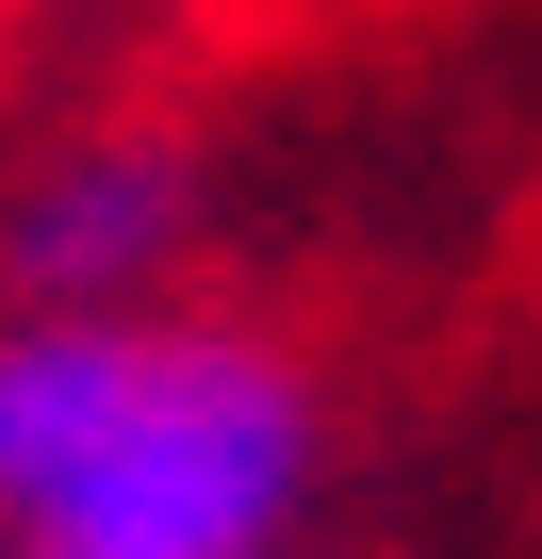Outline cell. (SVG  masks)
<instances>
[{"mask_svg":"<svg viewBox=\"0 0 542 559\" xmlns=\"http://www.w3.org/2000/svg\"><path fill=\"white\" fill-rule=\"evenodd\" d=\"M197 247V148L165 116H99L0 198V313H148Z\"/></svg>","mask_w":542,"mask_h":559,"instance_id":"7a4b0ae2","label":"cell"},{"mask_svg":"<svg viewBox=\"0 0 542 559\" xmlns=\"http://www.w3.org/2000/svg\"><path fill=\"white\" fill-rule=\"evenodd\" d=\"M313 461H329V412L263 330L148 313L116 428L67 461V493L17 543H50V559H280L313 510Z\"/></svg>","mask_w":542,"mask_h":559,"instance_id":"6da1fadb","label":"cell"},{"mask_svg":"<svg viewBox=\"0 0 542 559\" xmlns=\"http://www.w3.org/2000/svg\"><path fill=\"white\" fill-rule=\"evenodd\" d=\"M132 362H148V313H0V543H17L67 493V461L116 428Z\"/></svg>","mask_w":542,"mask_h":559,"instance_id":"3957f363","label":"cell"},{"mask_svg":"<svg viewBox=\"0 0 542 559\" xmlns=\"http://www.w3.org/2000/svg\"><path fill=\"white\" fill-rule=\"evenodd\" d=\"M0 559H50V543H0Z\"/></svg>","mask_w":542,"mask_h":559,"instance_id":"277c9868","label":"cell"}]
</instances>
